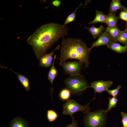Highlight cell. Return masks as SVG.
Here are the masks:
<instances>
[{"instance_id": "cell-5", "label": "cell", "mask_w": 127, "mask_h": 127, "mask_svg": "<svg viewBox=\"0 0 127 127\" xmlns=\"http://www.w3.org/2000/svg\"><path fill=\"white\" fill-rule=\"evenodd\" d=\"M95 98V95L93 99L85 106L80 104L73 99H69L63 105V114L70 115L72 118L73 114L77 112L81 111L84 114L87 112L91 109L89 106L90 104Z\"/></svg>"}, {"instance_id": "cell-23", "label": "cell", "mask_w": 127, "mask_h": 127, "mask_svg": "<svg viewBox=\"0 0 127 127\" xmlns=\"http://www.w3.org/2000/svg\"><path fill=\"white\" fill-rule=\"evenodd\" d=\"M47 118L50 122H52L55 120L58 117L56 113L52 110H48L47 112Z\"/></svg>"}, {"instance_id": "cell-11", "label": "cell", "mask_w": 127, "mask_h": 127, "mask_svg": "<svg viewBox=\"0 0 127 127\" xmlns=\"http://www.w3.org/2000/svg\"><path fill=\"white\" fill-rule=\"evenodd\" d=\"M29 124L25 118L17 116L10 121L9 127H29Z\"/></svg>"}, {"instance_id": "cell-20", "label": "cell", "mask_w": 127, "mask_h": 127, "mask_svg": "<svg viewBox=\"0 0 127 127\" xmlns=\"http://www.w3.org/2000/svg\"><path fill=\"white\" fill-rule=\"evenodd\" d=\"M71 93L70 91L66 88L62 90L59 94V97L60 99L63 100H68Z\"/></svg>"}, {"instance_id": "cell-6", "label": "cell", "mask_w": 127, "mask_h": 127, "mask_svg": "<svg viewBox=\"0 0 127 127\" xmlns=\"http://www.w3.org/2000/svg\"><path fill=\"white\" fill-rule=\"evenodd\" d=\"M83 63L78 60L71 62H64L59 64L65 72L70 76L81 75L80 71Z\"/></svg>"}, {"instance_id": "cell-18", "label": "cell", "mask_w": 127, "mask_h": 127, "mask_svg": "<svg viewBox=\"0 0 127 127\" xmlns=\"http://www.w3.org/2000/svg\"><path fill=\"white\" fill-rule=\"evenodd\" d=\"M96 16L94 19L88 24H94L98 22L104 23L107 15L104 14L102 12L96 10Z\"/></svg>"}, {"instance_id": "cell-19", "label": "cell", "mask_w": 127, "mask_h": 127, "mask_svg": "<svg viewBox=\"0 0 127 127\" xmlns=\"http://www.w3.org/2000/svg\"><path fill=\"white\" fill-rule=\"evenodd\" d=\"M83 5V4L81 3H80L78 6L75 10L67 16L64 21L63 24L64 25L66 26L68 24L74 21L76 16V12L77 10L79 8Z\"/></svg>"}, {"instance_id": "cell-24", "label": "cell", "mask_w": 127, "mask_h": 127, "mask_svg": "<svg viewBox=\"0 0 127 127\" xmlns=\"http://www.w3.org/2000/svg\"><path fill=\"white\" fill-rule=\"evenodd\" d=\"M121 87V86L119 85L115 89L112 90L108 89L106 91L108 93L109 95H111L114 97H116L119 90Z\"/></svg>"}, {"instance_id": "cell-28", "label": "cell", "mask_w": 127, "mask_h": 127, "mask_svg": "<svg viewBox=\"0 0 127 127\" xmlns=\"http://www.w3.org/2000/svg\"><path fill=\"white\" fill-rule=\"evenodd\" d=\"M52 4L55 6L59 7L61 4V2L60 1L58 0H54L52 2Z\"/></svg>"}, {"instance_id": "cell-7", "label": "cell", "mask_w": 127, "mask_h": 127, "mask_svg": "<svg viewBox=\"0 0 127 127\" xmlns=\"http://www.w3.org/2000/svg\"><path fill=\"white\" fill-rule=\"evenodd\" d=\"M113 83L112 81L109 80H98L91 83V85L89 86L88 88H93L94 92L95 93H100L108 89Z\"/></svg>"}, {"instance_id": "cell-1", "label": "cell", "mask_w": 127, "mask_h": 127, "mask_svg": "<svg viewBox=\"0 0 127 127\" xmlns=\"http://www.w3.org/2000/svg\"><path fill=\"white\" fill-rule=\"evenodd\" d=\"M69 34L66 26L51 23L39 27L28 38L27 42L32 48L37 59L46 54L47 50L61 38Z\"/></svg>"}, {"instance_id": "cell-4", "label": "cell", "mask_w": 127, "mask_h": 127, "mask_svg": "<svg viewBox=\"0 0 127 127\" xmlns=\"http://www.w3.org/2000/svg\"><path fill=\"white\" fill-rule=\"evenodd\" d=\"M64 83L73 95H80L89 86L86 79L81 75L70 76L66 79Z\"/></svg>"}, {"instance_id": "cell-10", "label": "cell", "mask_w": 127, "mask_h": 127, "mask_svg": "<svg viewBox=\"0 0 127 127\" xmlns=\"http://www.w3.org/2000/svg\"><path fill=\"white\" fill-rule=\"evenodd\" d=\"M56 56V55L55 56L52 65L49 71L48 75V79L50 81L52 84L50 91V94L51 95L52 97V102L53 100L52 93L54 91V89L53 87V83L55 79L57 76L58 74L56 68L54 65Z\"/></svg>"}, {"instance_id": "cell-30", "label": "cell", "mask_w": 127, "mask_h": 127, "mask_svg": "<svg viewBox=\"0 0 127 127\" xmlns=\"http://www.w3.org/2000/svg\"><path fill=\"white\" fill-rule=\"evenodd\" d=\"M126 27L125 30L127 31V21L126 22Z\"/></svg>"}, {"instance_id": "cell-15", "label": "cell", "mask_w": 127, "mask_h": 127, "mask_svg": "<svg viewBox=\"0 0 127 127\" xmlns=\"http://www.w3.org/2000/svg\"><path fill=\"white\" fill-rule=\"evenodd\" d=\"M119 19V16H116L115 13H113L107 15L104 23L109 27L117 26V22Z\"/></svg>"}, {"instance_id": "cell-14", "label": "cell", "mask_w": 127, "mask_h": 127, "mask_svg": "<svg viewBox=\"0 0 127 127\" xmlns=\"http://www.w3.org/2000/svg\"><path fill=\"white\" fill-rule=\"evenodd\" d=\"M106 31L115 42H116L117 38L122 31L117 26L112 27L107 26L106 28Z\"/></svg>"}, {"instance_id": "cell-12", "label": "cell", "mask_w": 127, "mask_h": 127, "mask_svg": "<svg viewBox=\"0 0 127 127\" xmlns=\"http://www.w3.org/2000/svg\"><path fill=\"white\" fill-rule=\"evenodd\" d=\"M0 66L1 68H4L6 69H8L16 74L20 82L24 88L25 91H28L30 90L31 88L29 87V81L28 78L23 75L17 73L11 69L8 68L5 66H3L1 64H0Z\"/></svg>"}, {"instance_id": "cell-2", "label": "cell", "mask_w": 127, "mask_h": 127, "mask_svg": "<svg viewBox=\"0 0 127 127\" xmlns=\"http://www.w3.org/2000/svg\"><path fill=\"white\" fill-rule=\"evenodd\" d=\"M60 47L59 64L69 59H75L84 64L85 69L88 67L90 63L89 55L91 50L81 40L64 37Z\"/></svg>"}, {"instance_id": "cell-22", "label": "cell", "mask_w": 127, "mask_h": 127, "mask_svg": "<svg viewBox=\"0 0 127 127\" xmlns=\"http://www.w3.org/2000/svg\"><path fill=\"white\" fill-rule=\"evenodd\" d=\"M116 41H118L125 45H127V31L125 29L122 31L118 37Z\"/></svg>"}, {"instance_id": "cell-3", "label": "cell", "mask_w": 127, "mask_h": 127, "mask_svg": "<svg viewBox=\"0 0 127 127\" xmlns=\"http://www.w3.org/2000/svg\"><path fill=\"white\" fill-rule=\"evenodd\" d=\"M106 111L105 109H99L84 114L83 122L84 127H105L107 115Z\"/></svg>"}, {"instance_id": "cell-13", "label": "cell", "mask_w": 127, "mask_h": 127, "mask_svg": "<svg viewBox=\"0 0 127 127\" xmlns=\"http://www.w3.org/2000/svg\"><path fill=\"white\" fill-rule=\"evenodd\" d=\"M107 47L113 51L119 53H124L127 51V45L122 46L120 44L115 42L108 45Z\"/></svg>"}, {"instance_id": "cell-21", "label": "cell", "mask_w": 127, "mask_h": 127, "mask_svg": "<svg viewBox=\"0 0 127 127\" xmlns=\"http://www.w3.org/2000/svg\"><path fill=\"white\" fill-rule=\"evenodd\" d=\"M109 103L107 108L106 110V112H107L111 110L112 108H115L116 106V104L119 99L117 97H113L111 98L108 97Z\"/></svg>"}, {"instance_id": "cell-16", "label": "cell", "mask_w": 127, "mask_h": 127, "mask_svg": "<svg viewBox=\"0 0 127 127\" xmlns=\"http://www.w3.org/2000/svg\"><path fill=\"white\" fill-rule=\"evenodd\" d=\"M84 27L88 31L94 39L99 36L104 30V28L102 25L98 28L95 27L93 25L90 27Z\"/></svg>"}, {"instance_id": "cell-8", "label": "cell", "mask_w": 127, "mask_h": 127, "mask_svg": "<svg viewBox=\"0 0 127 127\" xmlns=\"http://www.w3.org/2000/svg\"><path fill=\"white\" fill-rule=\"evenodd\" d=\"M113 42H114V40L105 31L102 33L96 41L92 43L89 48L91 50L95 47L105 45L107 46Z\"/></svg>"}, {"instance_id": "cell-9", "label": "cell", "mask_w": 127, "mask_h": 127, "mask_svg": "<svg viewBox=\"0 0 127 127\" xmlns=\"http://www.w3.org/2000/svg\"><path fill=\"white\" fill-rule=\"evenodd\" d=\"M60 47L59 45L51 52L44 55L41 57L39 60V66L45 68H48L52 65L53 63V56L55 51L59 50Z\"/></svg>"}, {"instance_id": "cell-25", "label": "cell", "mask_w": 127, "mask_h": 127, "mask_svg": "<svg viewBox=\"0 0 127 127\" xmlns=\"http://www.w3.org/2000/svg\"><path fill=\"white\" fill-rule=\"evenodd\" d=\"M122 119H121L123 127H127V113L123 112L121 113Z\"/></svg>"}, {"instance_id": "cell-26", "label": "cell", "mask_w": 127, "mask_h": 127, "mask_svg": "<svg viewBox=\"0 0 127 127\" xmlns=\"http://www.w3.org/2000/svg\"><path fill=\"white\" fill-rule=\"evenodd\" d=\"M72 121L71 123L68 124L66 127H78V122L77 120H75L73 117H72Z\"/></svg>"}, {"instance_id": "cell-27", "label": "cell", "mask_w": 127, "mask_h": 127, "mask_svg": "<svg viewBox=\"0 0 127 127\" xmlns=\"http://www.w3.org/2000/svg\"><path fill=\"white\" fill-rule=\"evenodd\" d=\"M119 16L120 19L127 21V14L125 11H122L121 12Z\"/></svg>"}, {"instance_id": "cell-29", "label": "cell", "mask_w": 127, "mask_h": 127, "mask_svg": "<svg viewBox=\"0 0 127 127\" xmlns=\"http://www.w3.org/2000/svg\"><path fill=\"white\" fill-rule=\"evenodd\" d=\"M123 11H124L127 14V8L124 7L123 8Z\"/></svg>"}, {"instance_id": "cell-17", "label": "cell", "mask_w": 127, "mask_h": 127, "mask_svg": "<svg viewBox=\"0 0 127 127\" xmlns=\"http://www.w3.org/2000/svg\"><path fill=\"white\" fill-rule=\"evenodd\" d=\"M124 7L121 4L120 0H112L110 4L108 15L115 12L118 10Z\"/></svg>"}]
</instances>
